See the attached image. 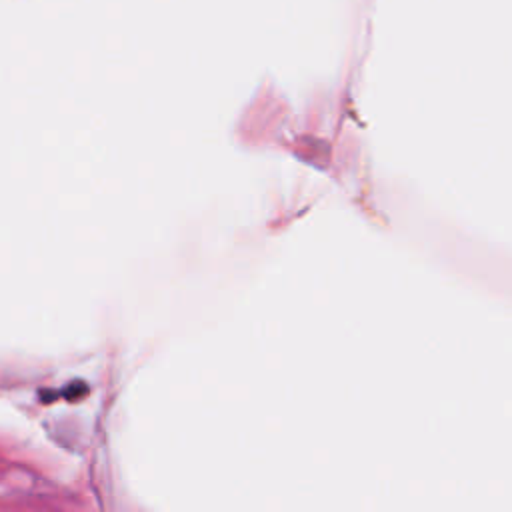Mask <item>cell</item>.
I'll list each match as a JSON object with an SVG mask.
<instances>
[]
</instances>
